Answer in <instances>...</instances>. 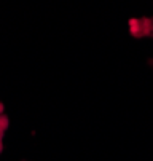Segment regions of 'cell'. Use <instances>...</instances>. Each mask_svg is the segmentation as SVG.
I'll use <instances>...</instances> for the list:
<instances>
[{
	"label": "cell",
	"mask_w": 153,
	"mask_h": 161,
	"mask_svg": "<svg viewBox=\"0 0 153 161\" xmlns=\"http://www.w3.org/2000/svg\"><path fill=\"white\" fill-rule=\"evenodd\" d=\"M129 26H131V32H133V35L153 38V16L134 19V21H131Z\"/></svg>",
	"instance_id": "1"
},
{
	"label": "cell",
	"mask_w": 153,
	"mask_h": 161,
	"mask_svg": "<svg viewBox=\"0 0 153 161\" xmlns=\"http://www.w3.org/2000/svg\"><path fill=\"white\" fill-rule=\"evenodd\" d=\"M8 129V118L3 112V104L0 102V153H2V148H3V136Z\"/></svg>",
	"instance_id": "2"
}]
</instances>
